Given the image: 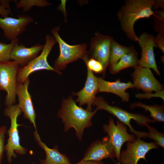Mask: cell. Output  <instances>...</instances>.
<instances>
[{
	"label": "cell",
	"mask_w": 164,
	"mask_h": 164,
	"mask_svg": "<svg viewBox=\"0 0 164 164\" xmlns=\"http://www.w3.org/2000/svg\"><path fill=\"white\" fill-rule=\"evenodd\" d=\"M138 44L142 50L141 56L138 60V65L146 68H152L157 74L160 73L156 63L154 52V47H157L155 37L146 32L142 33L138 37Z\"/></svg>",
	"instance_id": "7c38bea8"
},
{
	"label": "cell",
	"mask_w": 164,
	"mask_h": 164,
	"mask_svg": "<svg viewBox=\"0 0 164 164\" xmlns=\"http://www.w3.org/2000/svg\"></svg>",
	"instance_id": "d590c367"
},
{
	"label": "cell",
	"mask_w": 164,
	"mask_h": 164,
	"mask_svg": "<svg viewBox=\"0 0 164 164\" xmlns=\"http://www.w3.org/2000/svg\"><path fill=\"white\" fill-rule=\"evenodd\" d=\"M21 112L18 104L7 107L4 111V114L9 118L11 121L10 126L8 131L9 138L5 147L7 160L9 163L12 162L13 158L16 157V153L23 155L27 151L26 148L20 144L18 128L21 125L17 123V118Z\"/></svg>",
	"instance_id": "3957f363"
},
{
	"label": "cell",
	"mask_w": 164,
	"mask_h": 164,
	"mask_svg": "<svg viewBox=\"0 0 164 164\" xmlns=\"http://www.w3.org/2000/svg\"><path fill=\"white\" fill-rule=\"evenodd\" d=\"M7 127L4 125L0 127V164H1L4 152L5 150V135Z\"/></svg>",
	"instance_id": "f1b7e54d"
},
{
	"label": "cell",
	"mask_w": 164,
	"mask_h": 164,
	"mask_svg": "<svg viewBox=\"0 0 164 164\" xmlns=\"http://www.w3.org/2000/svg\"><path fill=\"white\" fill-rule=\"evenodd\" d=\"M60 29L59 26L53 28L51 31L59 47V56L54 62L53 67L59 72L60 70L64 69L69 63L79 59L84 60L88 56L86 44L75 45L68 44L60 36L58 33Z\"/></svg>",
	"instance_id": "277c9868"
},
{
	"label": "cell",
	"mask_w": 164,
	"mask_h": 164,
	"mask_svg": "<svg viewBox=\"0 0 164 164\" xmlns=\"http://www.w3.org/2000/svg\"><path fill=\"white\" fill-rule=\"evenodd\" d=\"M93 105H95L98 110L106 111L116 117L120 121L128 126L129 130L133 128L130 124L132 119L134 120L137 124L143 126H145L149 123H154L156 122L147 116L140 114L130 113L119 107L110 105L101 96L96 97Z\"/></svg>",
	"instance_id": "52a82bcc"
},
{
	"label": "cell",
	"mask_w": 164,
	"mask_h": 164,
	"mask_svg": "<svg viewBox=\"0 0 164 164\" xmlns=\"http://www.w3.org/2000/svg\"><path fill=\"white\" fill-rule=\"evenodd\" d=\"M75 164H104V163L102 161H96L92 160L82 161L81 160L79 162Z\"/></svg>",
	"instance_id": "1f68e13d"
},
{
	"label": "cell",
	"mask_w": 164,
	"mask_h": 164,
	"mask_svg": "<svg viewBox=\"0 0 164 164\" xmlns=\"http://www.w3.org/2000/svg\"><path fill=\"white\" fill-rule=\"evenodd\" d=\"M114 39L111 36H106L97 32L91 39L90 48L88 53L89 58L98 61L102 65L104 73L109 66L110 47Z\"/></svg>",
	"instance_id": "30bf717a"
},
{
	"label": "cell",
	"mask_w": 164,
	"mask_h": 164,
	"mask_svg": "<svg viewBox=\"0 0 164 164\" xmlns=\"http://www.w3.org/2000/svg\"><path fill=\"white\" fill-rule=\"evenodd\" d=\"M116 158L115 150L109 137L107 135L101 140L93 142L86 152L81 160L101 161L104 159Z\"/></svg>",
	"instance_id": "5bb4252c"
},
{
	"label": "cell",
	"mask_w": 164,
	"mask_h": 164,
	"mask_svg": "<svg viewBox=\"0 0 164 164\" xmlns=\"http://www.w3.org/2000/svg\"><path fill=\"white\" fill-rule=\"evenodd\" d=\"M158 148L155 142H147L140 138L127 142L126 149L121 152L119 162L121 164H137L140 159L146 160L145 155L150 150Z\"/></svg>",
	"instance_id": "9c48e42d"
},
{
	"label": "cell",
	"mask_w": 164,
	"mask_h": 164,
	"mask_svg": "<svg viewBox=\"0 0 164 164\" xmlns=\"http://www.w3.org/2000/svg\"><path fill=\"white\" fill-rule=\"evenodd\" d=\"M103 127V131L108 135L115 150L117 160L119 162L123 144L126 142H133L136 139L135 136L128 134L127 126L120 121H117L115 125L113 118L110 117L108 124H104Z\"/></svg>",
	"instance_id": "ba28073f"
},
{
	"label": "cell",
	"mask_w": 164,
	"mask_h": 164,
	"mask_svg": "<svg viewBox=\"0 0 164 164\" xmlns=\"http://www.w3.org/2000/svg\"><path fill=\"white\" fill-rule=\"evenodd\" d=\"M98 110L96 108L93 111L85 110L78 106L72 97L70 96L68 99H63L57 116L62 119L65 132L73 128L78 138L81 141L84 129L92 125V118Z\"/></svg>",
	"instance_id": "7a4b0ae2"
},
{
	"label": "cell",
	"mask_w": 164,
	"mask_h": 164,
	"mask_svg": "<svg viewBox=\"0 0 164 164\" xmlns=\"http://www.w3.org/2000/svg\"><path fill=\"white\" fill-rule=\"evenodd\" d=\"M33 21L31 17L24 15H19L17 18L0 17V28L3 31L4 36L12 41L18 38L26 31V26Z\"/></svg>",
	"instance_id": "4fadbf2b"
},
{
	"label": "cell",
	"mask_w": 164,
	"mask_h": 164,
	"mask_svg": "<svg viewBox=\"0 0 164 164\" xmlns=\"http://www.w3.org/2000/svg\"><path fill=\"white\" fill-rule=\"evenodd\" d=\"M33 134L35 140L44 150L46 155L45 159L40 160V164H71L69 158L59 152L57 146L50 149L42 142L37 131Z\"/></svg>",
	"instance_id": "d6986e66"
},
{
	"label": "cell",
	"mask_w": 164,
	"mask_h": 164,
	"mask_svg": "<svg viewBox=\"0 0 164 164\" xmlns=\"http://www.w3.org/2000/svg\"><path fill=\"white\" fill-rule=\"evenodd\" d=\"M51 3L43 0H21L16 2V7L18 9L22 8L23 12H26L29 10L32 7H44L51 5Z\"/></svg>",
	"instance_id": "d4e9b609"
},
{
	"label": "cell",
	"mask_w": 164,
	"mask_h": 164,
	"mask_svg": "<svg viewBox=\"0 0 164 164\" xmlns=\"http://www.w3.org/2000/svg\"><path fill=\"white\" fill-rule=\"evenodd\" d=\"M84 60L87 67L92 72L96 73H102L103 77H104L105 74L104 72V68L101 63L93 58H88V57L84 59Z\"/></svg>",
	"instance_id": "484cf974"
},
{
	"label": "cell",
	"mask_w": 164,
	"mask_h": 164,
	"mask_svg": "<svg viewBox=\"0 0 164 164\" xmlns=\"http://www.w3.org/2000/svg\"><path fill=\"white\" fill-rule=\"evenodd\" d=\"M154 15L155 19V28L159 34L164 35V12L163 11L158 10L154 12Z\"/></svg>",
	"instance_id": "4316f807"
},
{
	"label": "cell",
	"mask_w": 164,
	"mask_h": 164,
	"mask_svg": "<svg viewBox=\"0 0 164 164\" xmlns=\"http://www.w3.org/2000/svg\"><path fill=\"white\" fill-rule=\"evenodd\" d=\"M18 38L11 41L10 43L7 44L0 42V63L10 60V56L15 46L18 43Z\"/></svg>",
	"instance_id": "cb8c5ba5"
},
{
	"label": "cell",
	"mask_w": 164,
	"mask_h": 164,
	"mask_svg": "<svg viewBox=\"0 0 164 164\" xmlns=\"http://www.w3.org/2000/svg\"><path fill=\"white\" fill-rule=\"evenodd\" d=\"M149 129L148 133L145 132L136 131L133 128L129 131L135 136L137 138H148L153 140L158 145L164 148V134L163 133L158 131L157 129L152 127L148 124L145 126Z\"/></svg>",
	"instance_id": "7402d4cb"
},
{
	"label": "cell",
	"mask_w": 164,
	"mask_h": 164,
	"mask_svg": "<svg viewBox=\"0 0 164 164\" xmlns=\"http://www.w3.org/2000/svg\"><path fill=\"white\" fill-rule=\"evenodd\" d=\"M137 55L133 47L130 51L122 56L114 66L109 67L110 72L112 74H115L126 68L129 67L133 68L138 65Z\"/></svg>",
	"instance_id": "ffe728a7"
},
{
	"label": "cell",
	"mask_w": 164,
	"mask_h": 164,
	"mask_svg": "<svg viewBox=\"0 0 164 164\" xmlns=\"http://www.w3.org/2000/svg\"><path fill=\"white\" fill-rule=\"evenodd\" d=\"M29 79L23 83H17L16 95L18 97L19 107L23 113V116L32 124L35 131L36 130V115L32 102L31 96L29 93L28 86Z\"/></svg>",
	"instance_id": "2e32d148"
},
{
	"label": "cell",
	"mask_w": 164,
	"mask_h": 164,
	"mask_svg": "<svg viewBox=\"0 0 164 164\" xmlns=\"http://www.w3.org/2000/svg\"><path fill=\"white\" fill-rule=\"evenodd\" d=\"M155 0H128L118 11L117 16L121 28L127 37L131 40L138 42L134 25L138 19L149 18L154 15L152 9Z\"/></svg>",
	"instance_id": "6da1fadb"
},
{
	"label": "cell",
	"mask_w": 164,
	"mask_h": 164,
	"mask_svg": "<svg viewBox=\"0 0 164 164\" xmlns=\"http://www.w3.org/2000/svg\"><path fill=\"white\" fill-rule=\"evenodd\" d=\"M97 78L99 92L112 93L119 97L122 101H128L129 94L126 91L128 88H134L133 84L131 82H121L120 79L115 81L110 82L100 77Z\"/></svg>",
	"instance_id": "e0dca14e"
},
{
	"label": "cell",
	"mask_w": 164,
	"mask_h": 164,
	"mask_svg": "<svg viewBox=\"0 0 164 164\" xmlns=\"http://www.w3.org/2000/svg\"><path fill=\"white\" fill-rule=\"evenodd\" d=\"M11 13H12L11 11L6 9L1 5L0 2V15L2 17L4 18L8 16Z\"/></svg>",
	"instance_id": "4dcf8cb0"
},
{
	"label": "cell",
	"mask_w": 164,
	"mask_h": 164,
	"mask_svg": "<svg viewBox=\"0 0 164 164\" xmlns=\"http://www.w3.org/2000/svg\"><path fill=\"white\" fill-rule=\"evenodd\" d=\"M43 46V45L37 44L27 48L23 44L17 43L12 51L10 60H13L19 65L24 66L37 56Z\"/></svg>",
	"instance_id": "ac0fdd59"
},
{
	"label": "cell",
	"mask_w": 164,
	"mask_h": 164,
	"mask_svg": "<svg viewBox=\"0 0 164 164\" xmlns=\"http://www.w3.org/2000/svg\"><path fill=\"white\" fill-rule=\"evenodd\" d=\"M134 46H126L120 44L114 39L112 41L110 47L109 58V67L114 66L121 57L129 52Z\"/></svg>",
	"instance_id": "603a6c76"
},
{
	"label": "cell",
	"mask_w": 164,
	"mask_h": 164,
	"mask_svg": "<svg viewBox=\"0 0 164 164\" xmlns=\"http://www.w3.org/2000/svg\"><path fill=\"white\" fill-rule=\"evenodd\" d=\"M57 43L53 36L47 35L46 36V43L41 54L31 61L26 65L19 67L17 72V83H23L29 75L36 71L42 70H52L59 74L60 72L56 70L51 66L47 61L48 56L53 46Z\"/></svg>",
	"instance_id": "5b68a950"
},
{
	"label": "cell",
	"mask_w": 164,
	"mask_h": 164,
	"mask_svg": "<svg viewBox=\"0 0 164 164\" xmlns=\"http://www.w3.org/2000/svg\"><path fill=\"white\" fill-rule=\"evenodd\" d=\"M153 8L156 9L159 7H164V0H155V2L154 4L153 5Z\"/></svg>",
	"instance_id": "d6a6232c"
},
{
	"label": "cell",
	"mask_w": 164,
	"mask_h": 164,
	"mask_svg": "<svg viewBox=\"0 0 164 164\" xmlns=\"http://www.w3.org/2000/svg\"><path fill=\"white\" fill-rule=\"evenodd\" d=\"M87 76L84 87L79 92L74 93L73 94L77 96L76 101L78 102L80 107L86 104V109L92 111V106L94 105L96 95L99 92L98 83L97 77L87 67Z\"/></svg>",
	"instance_id": "9a60e30c"
},
{
	"label": "cell",
	"mask_w": 164,
	"mask_h": 164,
	"mask_svg": "<svg viewBox=\"0 0 164 164\" xmlns=\"http://www.w3.org/2000/svg\"><path fill=\"white\" fill-rule=\"evenodd\" d=\"M135 97L140 99H150L152 97H160L164 100V89L154 93H137L135 94Z\"/></svg>",
	"instance_id": "83f0119b"
},
{
	"label": "cell",
	"mask_w": 164,
	"mask_h": 164,
	"mask_svg": "<svg viewBox=\"0 0 164 164\" xmlns=\"http://www.w3.org/2000/svg\"><path fill=\"white\" fill-rule=\"evenodd\" d=\"M32 164H36L34 162H32Z\"/></svg>",
	"instance_id": "e575fe53"
},
{
	"label": "cell",
	"mask_w": 164,
	"mask_h": 164,
	"mask_svg": "<svg viewBox=\"0 0 164 164\" xmlns=\"http://www.w3.org/2000/svg\"><path fill=\"white\" fill-rule=\"evenodd\" d=\"M114 162L116 163V164H121L120 162H116L115 161H114Z\"/></svg>",
	"instance_id": "836d02e7"
},
{
	"label": "cell",
	"mask_w": 164,
	"mask_h": 164,
	"mask_svg": "<svg viewBox=\"0 0 164 164\" xmlns=\"http://www.w3.org/2000/svg\"><path fill=\"white\" fill-rule=\"evenodd\" d=\"M132 74L134 88L141 90L144 93L155 92L163 89L164 86L155 77L150 68L139 65L133 68Z\"/></svg>",
	"instance_id": "8fae6325"
},
{
	"label": "cell",
	"mask_w": 164,
	"mask_h": 164,
	"mask_svg": "<svg viewBox=\"0 0 164 164\" xmlns=\"http://www.w3.org/2000/svg\"><path fill=\"white\" fill-rule=\"evenodd\" d=\"M131 109L136 107L142 108L145 111H148L150 113V116L156 121L164 122V108L163 105L155 104L149 105L139 102H134L130 106Z\"/></svg>",
	"instance_id": "44dd1931"
},
{
	"label": "cell",
	"mask_w": 164,
	"mask_h": 164,
	"mask_svg": "<svg viewBox=\"0 0 164 164\" xmlns=\"http://www.w3.org/2000/svg\"><path fill=\"white\" fill-rule=\"evenodd\" d=\"M155 41L157 46L164 53V35L158 34L155 37Z\"/></svg>",
	"instance_id": "f546056e"
},
{
	"label": "cell",
	"mask_w": 164,
	"mask_h": 164,
	"mask_svg": "<svg viewBox=\"0 0 164 164\" xmlns=\"http://www.w3.org/2000/svg\"><path fill=\"white\" fill-rule=\"evenodd\" d=\"M19 65L14 61L0 63V90L7 92L5 103L7 107L15 102L16 76Z\"/></svg>",
	"instance_id": "8992f818"
}]
</instances>
